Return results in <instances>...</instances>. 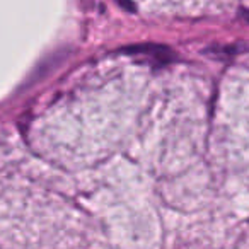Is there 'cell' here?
I'll return each mask as SVG.
<instances>
[{
	"label": "cell",
	"instance_id": "obj_1",
	"mask_svg": "<svg viewBox=\"0 0 249 249\" xmlns=\"http://www.w3.org/2000/svg\"><path fill=\"white\" fill-rule=\"evenodd\" d=\"M126 53H132V55H143V56H152L156 60H162L167 62L171 58V50L166 46L160 45H137V46H130V48L124 50Z\"/></svg>",
	"mask_w": 249,
	"mask_h": 249
},
{
	"label": "cell",
	"instance_id": "obj_3",
	"mask_svg": "<svg viewBox=\"0 0 249 249\" xmlns=\"http://www.w3.org/2000/svg\"><path fill=\"white\" fill-rule=\"evenodd\" d=\"M244 18H246V19H248V21H249V11H246V12H244Z\"/></svg>",
	"mask_w": 249,
	"mask_h": 249
},
{
	"label": "cell",
	"instance_id": "obj_2",
	"mask_svg": "<svg viewBox=\"0 0 249 249\" xmlns=\"http://www.w3.org/2000/svg\"><path fill=\"white\" fill-rule=\"evenodd\" d=\"M116 2L121 5V7L126 9V11H130V12H132L133 9H135V7H133V2H132V0H116Z\"/></svg>",
	"mask_w": 249,
	"mask_h": 249
}]
</instances>
